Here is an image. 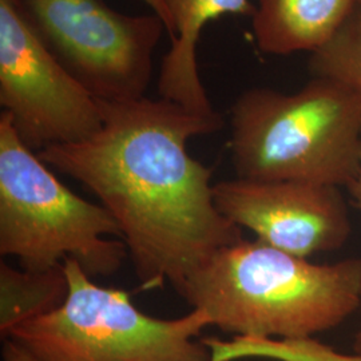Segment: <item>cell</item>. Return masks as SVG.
<instances>
[{"label":"cell","instance_id":"obj_1","mask_svg":"<svg viewBox=\"0 0 361 361\" xmlns=\"http://www.w3.org/2000/svg\"><path fill=\"white\" fill-rule=\"evenodd\" d=\"M102 125L79 142L50 146L39 158L79 180L116 219L143 289H177L241 228L219 213L212 169L188 142L224 128L219 113L200 116L164 98L97 99Z\"/></svg>","mask_w":361,"mask_h":361},{"label":"cell","instance_id":"obj_2","mask_svg":"<svg viewBox=\"0 0 361 361\" xmlns=\"http://www.w3.org/2000/svg\"><path fill=\"white\" fill-rule=\"evenodd\" d=\"M233 336L312 337L361 307V258L313 264L259 241L225 246L176 289Z\"/></svg>","mask_w":361,"mask_h":361},{"label":"cell","instance_id":"obj_3","mask_svg":"<svg viewBox=\"0 0 361 361\" xmlns=\"http://www.w3.org/2000/svg\"><path fill=\"white\" fill-rule=\"evenodd\" d=\"M229 149L238 178L348 188L361 169V98L319 77L292 94L250 89L233 104Z\"/></svg>","mask_w":361,"mask_h":361},{"label":"cell","instance_id":"obj_4","mask_svg":"<svg viewBox=\"0 0 361 361\" xmlns=\"http://www.w3.org/2000/svg\"><path fill=\"white\" fill-rule=\"evenodd\" d=\"M111 213L71 192L0 116V253L26 271L75 259L90 277L111 276L129 256Z\"/></svg>","mask_w":361,"mask_h":361},{"label":"cell","instance_id":"obj_5","mask_svg":"<svg viewBox=\"0 0 361 361\" xmlns=\"http://www.w3.org/2000/svg\"><path fill=\"white\" fill-rule=\"evenodd\" d=\"M65 302L49 314L20 324L10 338L38 361H209L195 338L212 326L202 310L157 319L138 310L122 289L95 284L75 259L63 261Z\"/></svg>","mask_w":361,"mask_h":361},{"label":"cell","instance_id":"obj_6","mask_svg":"<svg viewBox=\"0 0 361 361\" xmlns=\"http://www.w3.org/2000/svg\"><path fill=\"white\" fill-rule=\"evenodd\" d=\"M56 62L95 99L146 97L166 26L155 15L118 13L104 0H16Z\"/></svg>","mask_w":361,"mask_h":361},{"label":"cell","instance_id":"obj_7","mask_svg":"<svg viewBox=\"0 0 361 361\" xmlns=\"http://www.w3.org/2000/svg\"><path fill=\"white\" fill-rule=\"evenodd\" d=\"M0 104L35 153L83 141L102 125L98 101L42 44L16 0H0Z\"/></svg>","mask_w":361,"mask_h":361},{"label":"cell","instance_id":"obj_8","mask_svg":"<svg viewBox=\"0 0 361 361\" xmlns=\"http://www.w3.org/2000/svg\"><path fill=\"white\" fill-rule=\"evenodd\" d=\"M213 195L224 217L296 257L337 250L352 233L347 201L337 186L237 177L214 183Z\"/></svg>","mask_w":361,"mask_h":361},{"label":"cell","instance_id":"obj_9","mask_svg":"<svg viewBox=\"0 0 361 361\" xmlns=\"http://www.w3.org/2000/svg\"><path fill=\"white\" fill-rule=\"evenodd\" d=\"M166 4L174 35L161 65L159 98L200 116H213L217 111L207 97L197 65V44L201 32L209 22L224 15L252 18L256 4L250 0H166Z\"/></svg>","mask_w":361,"mask_h":361},{"label":"cell","instance_id":"obj_10","mask_svg":"<svg viewBox=\"0 0 361 361\" xmlns=\"http://www.w3.org/2000/svg\"><path fill=\"white\" fill-rule=\"evenodd\" d=\"M357 0H257L252 30L268 55L313 54L335 35Z\"/></svg>","mask_w":361,"mask_h":361},{"label":"cell","instance_id":"obj_11","mask_svg":"<svg viewBox=\"0 0 361 361\" xmlns=\"http://www.w3.org/2000/svg\"><path fill=\"white\" fill-rule=\"evenodd\" d=\"M68 295L63 264L49 271H19L0 264V334L58 310Z\"/></svg>","mask_w":361,"mask_h":361},{"label":"cell","instance_id":"obj_12","mask_svg":"<svg viewBox=\"0 0 361 361\" xmlns=\"http://www.w3.org/2000/svg\"><path fill=\"white\" fill-rule=\"evenodd\" d=\"M210 353L209 361L269 359L277 361H361V355L337 352L313 337L233 336L231 340L205 337L201 340Z\"/></svg>","mask_w":361,"mask_h":361},{"label":"cell","instance_id":"obj_13","mask_svg":"<svg viewBox=\"0 0 361 361\" xmlns=\"http://www.w3.org/2000/svg\"><path fill=\"white\" fill-rule=\"evenodd\" d=\"M313 77L326 78L361 98V6L322 49L310 54Z\"/></svg>","mask_w":361,"mask_h":361},{"label":"cell","instance_id":"obj_14","mask_svg":"<svg viewBox=\"0 0 361 361\" xmlns=\"http://www.w3.org/2000/svg\"><path fill=\"white\" fill-rule=\"evenodd\" d=\"M1 359L3 361H38L34 359L26 349L22 348L10 338L3 340L1 347Z\"/></svg>","mask_w":361,"mask_h":361},{"label":"cell","instance_id":"obj_15","mask_svg":"<svg viewBox=\"0 0 361 361\" xmlns=\"http://www.w3.org/2000/svg\"><path fill=\"white\" fill-rule=\"evenodd\" d=\"M143 1L153 10V13L155 15H158L164 20L169 37H170V39L173 38V35H174V25H173L171 16H170V13H169L166 0H143Z\"/></svg>","mask_w":361,"mask_h":361},{"label":"cell","instance_id":"obj_16","mask_svg":"<svg viewBox=\"0 0 361 361\" xmlns=\"http://www.w3.org/2000/svg\"><path fill=\"white\" fill-rule=\"evenodd\" d=\"M350 193V197L353 200V204L356 209L361 213V169L357 174V177L347 188Z\"/></svg>","mask_w":361,"mask_h":361},{"label":"cell","instance_id":"obj_17","mask_svg":"<svg viewBox=\"0 0 361 361\" xmlns=\"http://www.w3.org/2000/svg\"><path fill=\"white\" fill-rule=\"evenodd\" d=\"M355 350H356V353L361 355V326L360 329L357 331V334H356V337H355Z\"/></svg>","mask_w":361,"mask_h":361},{"label":"cell","instance_id":"obj_18","mask_svg":"<svg viewBox=\"0 0 361 361\" xmlns=\"http://www.w3.org/2000/svg\"><path fill=\"white\" fill-rule=\"evenodd\" d=\"M357 6H361V0H357Z\"/></svg>","mask_w":361,"mask_h":361}]
</instances>
